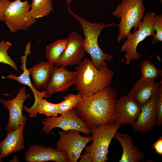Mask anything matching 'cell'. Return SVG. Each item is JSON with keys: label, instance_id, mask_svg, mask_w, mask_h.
I'll use <instances>...</instances> for the list:
<instances>
[{"label": "cell", "instance_id": "cell-1", "mask_svg": "<svg viewBox=\"0 0 162 162\" xmlns=\"http://www.w3.org/2000/svg\"><path fill=\"white\" fill-rule=\"evenodd\" d=\"M116 91L110 85L94 93L82 96L74 107L77 114L91 129L114 123Z\"/></svg>", "mask_w": 162, "mask_h": 162}, {"label": "cell", "instance_id": "cell-28", "mask_svg": "<svg viewBox=\"0 0 162 162\" xmlns=\"http://www.w3.org/2000/svg\"><path fill=\"white\" fill-rule=\"evenodd\" d=\"M159 99L157 106V118L155 125L160 126L162 125V84L160 86L157 93Z\"/></svg>", "mask_w": 162, "mask_h": 162}, {"label": "cell", "instance_id": "cell-25", "mask_svg": "<svg viewBox=\"0 0 162 162\" xmlns=\"http://www.w3.org/2000/svg\"><path fill=\"white\" fill-rule=\"evenodd\" d=\"M59 103H52L42 98L37 108V112L47 117L57 116L58 113Z\"/></svg>", "mask_w": 162, "mask_h": 162}, {"label": "cell", "instance_id": "cell-7", "mask_svg": "<svg viewBox=\"0 0 162 162\" xmlns=\"http://www.w3.org/2000/svg\"><path fill=\"white\" fill-rule=\"evenodd\" d=\"M30 7L28 0L10 2L5 12L4 22L11 32L26 30L35 22L37 20L30 12Z\"/></svg>", "mask_w": 162, "mask_h": 162}, {"label": "cell", "instance_id": "cell-3", "mask_svg": "<svg viewBox=\"0 0 162 162\" xmlns=\"http://www.w3.org/2000/svg\"><path fill=\"white\" fill-rule=\"evenodd\" d=\"M68 12L81 25L84 35V50L90 55L91 61L95 68L99 69L104 61L112 60L113 56L104 53L100 48L98 39L104 28L115 26L114 23L104 24L103 22L91 23L86 19L75 14L71 10L70 7H68Z\"/></svg>", "mask_w": 162, "mask_h": 162}, {"label": "cell", "instance_id": "cell-29", "mask_svg": "<svg viewBox=\"0 0 162 162\" xmlns=\"http://www.w3.org/2000/svg\"><path fill=\"white\" fill-rule=\"evenodd\" d=\"M10 2L9 0H0V21H4V13Z\"/></svg>", "mask_w": 162, "mask_h": 162}, {"label": "cell", "instance_id": "cell-21", "mask_svg": "<svg viewBox=\"0 0 162 162\" xmlns=\"http://www.w3.org/2000/svg\"><path fill=\"white\" fill-rule=\"evenodd\" d=\"M68 42L67 38L60 39L46 46V55L48 62L55 66L65 49Z\"/></svg>", "mask_w": 162, "mask_h": 162}, {"label": "cell", "instance_id": "cell-31", "mask_svg": "<svg viewBox=\"0 0 162 162\" xmlns=\"http://www.w3.org/2000/svg\"><path fill=\"white\" fill-rule=\"evenodd\" d=\"M80 157L79 162H93L92 156L89 153L85 152L84 154Z\"/></svg>", "mask_w": 162, "mask_h": 162}, {"label": "cell", "instance_id": "cell-18", "mask_svg": "<svg viewBox=\"0 0 162 162\" xmlns=\"http://www.w3.org/2000/svg\"><path fill=\"white\" fill-rule=\"evenodd\" d=\"M26 120L25 116L18 128L7 134L5 139L0 142L1 159L25 148L23 131Z\"/></svg>", "mask_w": 162, "mask_h": 162}, {"label": "cell", "instance_id": "cell-20", "mask_svg": "<svg viewBox=\"0 0 162 162\" xmlns=\"http://www.w3.org/2000/svg\"><path fill=\"white\" fill-rule=\"evenodd\" d=\"M55 67L48 62H41L27 69L32 79L33 86L36 89L44 88L48 83Z\"/></svg>", "mask_w": 162, "mask_h": 162}, {"label": "cell", "instance_id": "cell-5", "mask_svg": "<svg viewBox=\"0 0 162 162\" xmlns=\"http://www.w3.org/2000/svg\"><path fill=\"white\" fill-rule=\"evenodd\" d=\"M155 14L154 12L147 13L144 15L142 20L138 25V29L133 33L130 32L127 36L119 51L125 52V64H128L131 61L137 60L143 55L136 51L139 44L149 36H154L155 31L154 24Z\"/></svg>", "mask_w": 162, "mask_h": 162}, {"label": "cell", "instance_id": "cell-6", "mask_svg": "<svg viewBox=\"0 0 162 162\" xmlns=\"http://www.w3.org/2000/svg\"><path fill=\"white\" fill-rule=\"evenodd\" d=\"M121 125L113 124L98 128H91L92 142L90 146H86L85 152L92 155L93 162H106L108 148L115 134Z\"/></svg>", "mask_w": 162, "mask_h": 162}, {"label": "cell", "instance_id": "cell-34", "mask_svg": "<svg viewBox=\"0 0 162 162\" xmlns=\"http://www.w3.org/2000/svg\"><path fill=\"white\" fill-rule=\"evenodd\" d=\"M160 2H162V0H158Z\"/></svg>", "mask_w": 162, "mask_h": 162}, {"label": "cell", "instance_id": "cell-32", "mask_svg": "<svg viewBox=\"0 0 162 162\" xmlns=\"http://www.w3.org/2000/svg\"><path fill=\"white\" fill-rule=\"evenodd\" d=\"M67 2L68 7H69L70 3L72 1V0H65Z\"/></svg>", "mask_w": 162, "mask_h": 162}, {"label": "cell", "instance_id": "cell-10", "mask_svg": "<svg viewBox=\"0 0 162 162\" xmlns=\"http://www.w3.org/2000/svg\"><path fill=\"white\" fill-rule=\"evenodd\" d=\"M141 107L127 95L116 99L114 105V123L122 125L131 124L138 119Z\"/></svg>", "mask_w": 162, "mask_h": 162}, {"label": "cell", "instance_id": "cell-8", "mask_svg": "<svg viewBox=\"0 0 162 162\" xmlns=\"http://www.w3.org/2000/svg\"><path fill=\"white\" fill-rule=\"evenodd\" d=\"M68 131V132L64 130L58 132L60 138L56 143L57 147L55 149L65 152L69 162H77L87 144L92 141V137L82 136L80 132L77 130Z\"/></svg>", "mask_w": 162, "mask_h": 162}, {"label": "cell", "instance_id": "cell-12", "mask_svg": "<svg viewBox=\"0 0 162 162\" xmlns=\"http://www.w3.org/2000/svg\"><path fill=\"white\" fill-rule=\"evenodd\" d=\"M67 47L57 62L56 66H68L79 64L82 61L86 52L84 39L76 32H73L67 38Z\"/></svg>", "mask_w": 162, "mask_h": 162}, {"label": "cell", "instance_id": "cell-2", "mask_svg": "<svg viewBox=\"0 0 162 162\" xmlns=\"http://www.w3.org/2000/svg\"><path fill=\"white\" fill-rule=\"evenodd\" d=\"M76 69V89L82 96L97 92L109 86L113 77V71L105 62L98 69L87 58Z\"/></svg>", "mask_w": 162, "mask_h": 162}, {"label": "cell", "instance_id": "cell-15", "mask_svg": "<svg viewBox=\"0 0 162 162\" xmlns=\"http://www.w3.org/2000/svg\"><path fill=\"white\" fill-rule=\"evenodd\" d=\"M25 55L22 56L21 58V62L22 64L21 69L23 73L18 76L14 74H10L4 78H7L14 80L19 83L27 85L31 89L33 92L34 98V102L32 106L30 108L23 106V109L26 112L29 114V117L35 118L37 116L38 112L37 108L40 100L44 98L45 93L43 90L40 92L38 91L33 86L31 83L29 77V74L26 68V60L27 56L31 53L30 51V44H28L26 47Z\"/></svg>", "mask_w": 162, "mask_h": 162}, {"label": "cell", "instance_id": "cell-30", "mask_svg": "<svg viewBox=\"0 0 162 162\" xmlns=\"http://www.w3.org/2000/svg\"><path fill=\"white\" fill-rule=\"evenodd\" d=\"M153 148L155 150L158 154H162V137L160 136L158 140L153 144Z\"/></svg>", "mask_w": 162, "mask_h": 162}, {"label": "cell", "instance_id": "cell-26", "mask_svg": "<svg viewBox=\"0 0 162 162\" xmlns=\"http://www.w3.org/2000/svg\"><path fill=\"white\" fill-rule=\"evenodd\" d=\"M11 45V43L9 41H5L4 40L0 41V63L10 65L20 73L15 62L7 53V51Z\"/></svg>", "mask_w": 162, "mask_h": 162}, {"label": "cell", "instance_id": "cell-13", "mask_svg": "<svg viewBox=\"0 0 162 162\" xmlns=\"http://www.w3.org/2000/svg\"><path fill=\"white\" fill-rule=\"evenodd\" d=\"M65 67L56 66L48 83L43 90L44 98L48 99L57 92H66L70 87L75 84L76 71H70Z\"/></svg>", "mask_w": 162, "mask_h": 162}, {"label": "cell", "instance_id": "cell-4", "mask_svg": "<svg viewBox=\"0 0 162 162\" xmlns=\"http://www.w3.org/2000/svg\"><path fill=\"white\" fill-rule=\"evenodd\" d=\"M144 11L143 0H122L118 4L112 14L114 16L121 19L117 25L119 27L118 43L127 38L132 28L134 31L137 30Z\"/></svg>", "mask_w": 162, "mask_h": 162}, {"label": "cell", "instance_id": "cell-27", "mask_svg": "<svg viewBox=\"0 0 162 162\" xmlns=\"http://www.w3.org/2000/svg\"><path fill=\"white\" fill-rule=\"evenodd\" d=\"M154 28L156 33L153 36L151 45L154 44L158 42L162 41V15L155 14L154 24Z\"/></svg>", "mask_w": 162, "mask_h": 162}, {"label": "cell", "instance_id": "cell-33", "mask_svg": "<svg viewBox=\"0 0 162 162\" xmlns=\"http://www.w3.org/2000/svg\"><path fill=\"white\" fill-rule=\"evenodd\" d=\"M0 152H1V150H0ZM3 160H2V159H1L0 158V162H3Z\"/></svg>", "mask_w": 162, "mask_h": 162}, {"label": "cell", "instance_id": "cell-17", "mask_svg": "<svg viewBox=\"0 0 162 162\" xmlns=\"http://www.w3.org/2000/svg\"><path fill=\"white\" fill-rule=\"evenodd\" d=\"M162 83L155 80H138L127 96L136 102L141 107L148 102L156 94Z\"/></svg>", "mask_w": 162, "mask_h": 162}, {"label": "cell", "instance_id": "cell-9", "mask_svg": "<svg viewBox=\"0 0 162 162\" xmlns=\"http://www.w3.org/2000/svg\"><path fill=\"white\" fill-rule=\"evenodd\" d=\"M42 123L44 126L42 130L47 135L56 128H60L62 130L66 131L70 130H77L87 135L91 133V129L84 121L79 117L74 108L59 116L48 117L42 120Z\"/></svg>", "mask_w": 162, "mask_h": 162}, {"label": "cell", "instance_id": "cell-16", "mask_svg": "<svg viewBox=\"0 0 162 162\" xmlns=\"http://www.w3.org/2000/svg\"><path fill=\"white\" fill-rule=\"evenodd\" d=\"M159 99L158 93L140 107L141 112L137 120L131 124L133 129L141 133H146L155 126L157 106Z\"/></svg>", "mask_w": 162, "mask_h": 162}, {"label": "cell", "instance_id": "cell-11", "mask_svg": "<svg viewBox=\"0 0 162 162\" xmlns=\"http://www.w3.org/2000/svg\"><path fill=\"white\" fill-rule=\"evenodd\" d=\"M31 96L29 93L26 94V87L24 86L20 88L13 99L0 100L3 106L9 111V121L5 127V129L7 130V134L16 129L21 123L25 116L22 113L24 102Z\"/></svg>", "mask_w": 162, "mask_h": 162}, {"label": "cell", "instance_id": "cell-23", "mask_svg": "<svg viewBox=\"0 0 162 162\" xmlns=\"http://www.w3.org/2000/svg\"><path fill=\"white\" fill-rule=\"evenodd\" d=\"M141 78L147 80H155L160 76H162V70H160L152 63L151 60L145 61L141 64Z\"/></svg>", "mask_w": 162, "mask_h": 162}, {"label": "cell", "instance_id": "cell-24", "mask_svg": "<svg viewBox=\"0 0 162 162\" xmlns=\"http://www.w3.org/2000/svg\"><path fill=\"white\" fill-rule=\"evenodd\" d=\"M82 98V95L80 93L77 94H68L64 97L63 100L59 103L58 113L62 115L74 108Z\"/></svg>", "mask_w": 162, "mask_h": 162}, {"label": "cell", "instance_id": "cell-14", "mask_svg": "<svg viewBox=\"0 0 162 162\" xmlns=\"http://www.w3.org/2000/svg\"><path fill=\"white\" fill-rule=\"evenodd\" d=\"M25 160L26 162H69L65 152L57 151L52 147L37 144L28 148L25 153Z\"/></svg>", "mask_w": 162, "mask_h": 162}, {"label": "cell", "instance_id": "cell-19", "mask_svg": "<svg viewBox=\"0 0 162 162\" xmlns=\"http://www.w3.org/2000/svg\"><path fill=\"white\" fill-rule=\"evenodd\" d=\"M113 138L120 142L123 149L119 162H140L145 159L144 154L134 145L132 137L128 134L117 132Z\"/></svg>", "mask_w": 162, "mask_h": 162}, {"label": "cell", "instance_id": "cell-22", "mask_svg": "<svg viewBox=\"0 0 162 162\" xmlns=\"http://www.w3.org/2000/svg\"><path fill=\"white\" fill-rule=\"evenodd\" d=\"M30 6V13L36 19L48 15L53 10L52 0H32Z\"/></svg>", "mask_w": 162, "mask_h": 162}]
</instances>
